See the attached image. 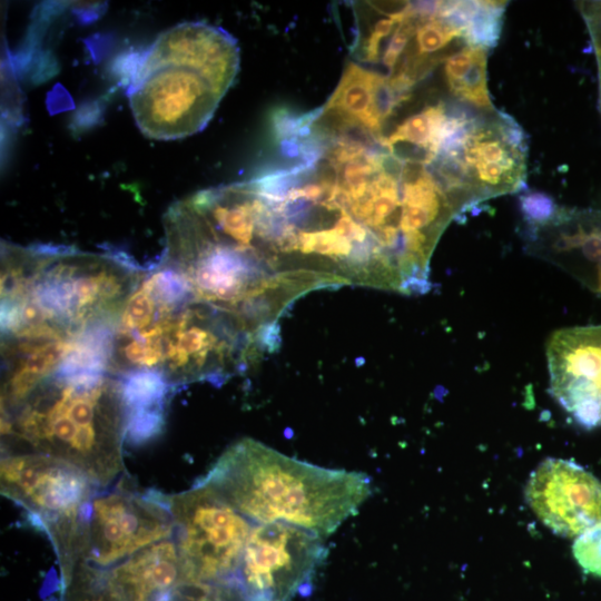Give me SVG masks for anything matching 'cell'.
<instances>
[{"mask_svg": "<svg viewBox=\"0 0 601 601\" xmlns=\"http://www.w3.org/2000/svg\"><path fill=\"white\" fill-rule=\"evenodd\" d=\"M275 127L288 161L239 184L242 250L265 287L288 304L343 285L427 290L437 209L421 169L362 128Z\"/></svg>", "mask_w": 601, "mask_h": 601, "instance_id": "6da1fadb", "label": "cell"}, {"mask_svg": "<svg viewBox=\"0 0 601 601\" xmlns=\"http://www.w3.org/2000/svg\"><path fill=\"white\" fill-rule=\"evenodd\" d=\"M142 268L121 252L1 246V342L112 343Z\"/></svg>", "mask_w": 601, "mask_h": 601, "instance_id": "7a4b0ae2", "label": "cell"}, {"mask_svg": "<svg viewBox=\"0 0 601 601\" xmlns=\"http://www.w3.org/2000/svg\"><path fill=\"white\" fill-rule=\"evenodd\" d=\"M267 344L236 316L200 300L162 259L144 269L119 316L111 371L159 374L171 386L225 381Z\"/></svg>", "mask_w": 601, "mask_h": 601, "instance_id": "3957f363", "label": "cell"}, {"mask_svg": "<svg viewBox=\"0 0 601 601\" xmlns=\"http://www.w3.org/2000/svg\"><path fill=\"white\" fill-rule=\"evenodd\" d=\"M128 408L122 383L99 353L79 348L17 404L1 410L2 452L63 460L101 490L125 471Z\"/></svg>", "mask_w": 601, "mask_h": 601, "instance_id": "277c9868", "label": "cell"}, {"mask_svg": "<svg viewBox=\"0 0 601 601\" xmlns=\"http://www.w3.org/2000/svg\"><path fill=\"white\" fill-rule=\"evenodd\" d=\"M127 96L139 130L173 140L203 130L239 70V48L226 30L178 23L129 59Z\"/></svg>", "mask_w": 601, "mask_h": 601, "instance_id": "5b68a950", "label": "cell"}, {"mask_svg": "<svg viewBox=\"0 0 601 601\" xmlns=\"http://www.w3.org/2000/svg\"><path fill=\"white\" fill-rule=\"evenodd\" d=\"M197 482L255 524L284 522L321 538L355 514L372 493L364 473L295 460L248 437L228 446Z\"/></svg>", "mask_w": 601, "mask_h": 601, "instance_id": "8992f818", "label": "cell"}, {"mask_svg": "<svg viewBox=\"0 0 601 601\" xmlns=\"http://www.w3.org/2000/svg\"><path fill=\"white\" fill-rule=\"evenodd\" d=\"M100 489L77 466L36 452H2L1 493L23 508L57 553L61 587L81 564L90 504Z\"/></svg>", "mask_w": 601, "mask_h": 601, "instance_id": "52a82bcc", "label": "cell"}, {"mask_svg": "<svg viewBox=\"0 0 601 601\" xmlns=\"http://www.w3.org/2000/svg\"><path fill=\"white\" fill-rule=\"evenodd\" d=\"M526 145L521 127L508 115L474 118L460 111L437 157V171L464 207L521 189Z\"/></svg>", "mask_w": 601, "mask_h": 601, "instance_id": "ba28073f", "label": "cell"}, {"mask_svg": "<svg viewBox=\"0 0 601 601\" xmlns=\"http://www.w3.org/2000/svg\"><path fill=\"white\" fill-rule=\"evenodd\" d=\"M185 582L221 593L231 581L255 523L209 486L168 497Z\"/></svg>", "mask_w": 601, "mask_h": 601, "instance_id": "9c48e42d", "label": "cell"}, {"mask_svg": "<svg viewBox=\"0 0 601 601\" xmlns=\"http://www.w3.org/2000/svg\"><path fill=\"white\" fill-rule=\"evenodd\" d=\"M327 550L323 538L284 522L254 524L223 601H290L306 594Z\"/></svg>", "mask_w": 601, "mask_h": 601, "instance_id": "30bf717a", "label": "cell"}, {"mask_svg": "<svg viewBox=\"0 0 601 601\" xmlns=\"http://www.w3.org/2000/svg\"><path fill=\"white\" fill-rule=\"evenodd\" d=\"M174 529L168 497L120 483L105 489L90 504L81 564L107 570L150 544L173 538Z\"/></svg>", "mask_w": 601, "mask_h": 601, "instance_id": "8fae6325", "label": "cell"}, {"mask_svg": "<svg viewBox=\"0 0 601 601\" xmlns=\"http://www.w3.org/2000/svg\"><path fill=\"white\" fill-rule=\"evenodd\" d=\"M546 358L556 402L579 425H601V325L554 332Z\"/></svg>", "mask_w": 601, "mask_h": 601, "instance_id": "7c38bea8", "label": "cell"}, {"mask_svg": "<svg viewBox=\"0 0 601 601\" xmlns=\"http://www.w3.org/2000/svg\"><path fill=\"white\" fill-rule=\"evenodd\" d=\"M525 500L553 533L578 538L601 522V482L578 463L546 459L532 472Z\"/></svg>", "mask_w": 601, "mask_h": 601, "instance_id": "4fadbf2b", "label": "cell"}, {"mask_svg": "<svg viewBox=\"0 0 601 601\" xmlns=\"http://www.w3.org/2000/svg\"><path fill=\"white\" fill-rule=\"evenodd\" d=\"M102 572L108 588L120 601H167L185 582L174 536L150 544Z\"/></svg>", "mask_w": 601, "mask_h": 601, "instance_id": "5bb4252c", "label": "cell"}, {"mask_svg": "<svg viewBox=\"0 0 601 601\" xmlns=\"http://www.w3.org/2000/svg\"><path fill=\"white\" fill-rule=\"evenodd\" d=\"M486 49L466 46L444 59V77L451 93L484 111L493 110L486 82Z\"/></svg>", "mask_w": 601, "mask_h": 601, "instance_id": "9a60e30c", "label": "cell"}, {"mask_svg": "<svg viewBox=\"0 0 601 601\" xmlns=\"http://www.w3.org/2000/svg\"><path fill=\"white\" fill-rule=\"evenodd\" d=\"M504 3L495 1H474L463 39L469 46L489 49L500 37Z\"/></svg>", "mask_w": 601, "mask_h": 601, "instance_id": "2e32d148", "label": "cell"}, {"mask_svg": "<svg viewBox=\"0 0 601 601\" xmlns=\"http://www.w3.org/2000/svg\"><path fill=\"white\" fill-rule=\"evenodd\" d=\"M60 601H120L108 588L101 569L79 565L70 582L61 587Z\"/></svg>", "mask_w": 601, "mask_h": 601, "instance_id": "e0dca14e", "label": "cell"}, {"mask_svg": "<svg viewBox=\"0 0 601 601\" xmlns=\"http://www.w3.org/2000/svg\"><path fill=\"white\" fill-rule=\"evenodd\" d=\"M572 552L585 572L601 578V522L575 539Z\"/></svg>", "mask_w": 601, "mask_h": 601, "instance_id": "ac0fdd59", "label": "cell"}, {"mask_svg": "<svg viewBox=\"0 0 601 601\" xmlns=\"http://www.w3.org/2000/svg\"><path fill=\"white\" fill-rule=\"evenodd\" d=\"M520 208L528 226H540L550 221L559 209L554 200L541 191L521 195Z\"/></svg>", "mask_w": 601, "mask_h": 601, "instance_id": "d6986e66", "label": "cell"}, {"mask_svg": "<svg viewBox=\"0 0 601 601\" xmlns=\"http://www.w3.org/2000/svg\"><path fill=\"white\" fill-rule=\"evenodd\" d=\"M587 23L598 62L599 109L601 112V1H589L580 4Z\"/></svg>", "mask_w": 601, "mask_h": 601, "instance_id": "ffe728a7", "label": "cell"}, {"mask_svg": "<svg viewBox=\"0 0 601 601\" xmlns=\"http://www.w3.org/2000/svg\"><path fill=\"white\" fill-rule=\"evenodd\" d=\"M167 601H223L208 585L184 582Z\"/></svg>", "mask_w": 601, "mask_h": 601, "instance_id": "44dd1931", "label": "cell"}]
</instances>
